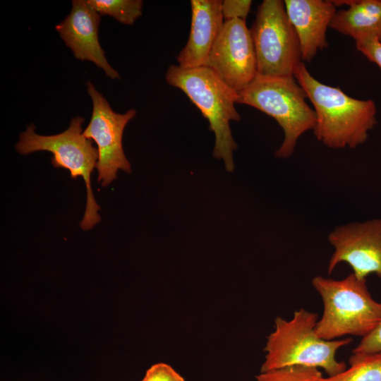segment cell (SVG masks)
<instances>
[{
	"instance_id": "6da1fadb",
	"label": "cell",
	"mask_w": 381,
	"mask_h": 381,
	"mask_svg": "<svg viewBox=\"0 0 381 381\" xmlns=\"http://www.w3.org/2000/svg\"><path fill=\"white\" fill-rule=\"evenodd\" d=\"M294 78L313 106L318 140L329 148H354L363 144L368 132L377 124V108L372 99L347 95L338 87L315 79L302 62Z\"/></svg>"
},
{
	"instance_id": "7a4b0ae2",
	"label": "cell",
	"mask_w": 381,
	"mask_h": 381,
	"mask_svg": "<svg viewBox=\"0 0 381 381\" xmlns=\"http://www.w3.org/2000/svg\"><path fill=\"white\" fill-rule=\"evenodd\" d=\"M318 320V314L303 308L295 310L289 320L277 316L274 331L267 338L260 372L290 365L320 368L328 376L344 371L346 365L336 359V353L352 339L320 338L315 332Z\"/></svg>"
},
{
	"instance_id": "3957f363",
	"label": "cell",
	"mask_w": 381,
	"mask_h": 381,
	"mask_svg": "<svg viewBox=\"0 0 381 381\" xmlns=\"http://www.w3.org/2000/svg\"><path fill=\"white\" fill-rule=\"evenodd\" d=\"M165 78L169 85L182 90L208 121L215 138L212 155L224 162L228 171H232L234 151L237 144L232 135L230 122L241 119L235 107L238 92L207 66L184 68L171 65Z\"/></svg>"
},
{
	"instance_id": "277c9868",
	"label": "cell",
	"mask_w": 381,
	"mask_h": 381,
	"mask_svg": "<svg viewBox=\"0 0 381 381\" xmlns=\"http://www.w3.org/2000/svg\"><path fill=\"white\" fill-rule=\"evenodd\" d=\"M312 284L324 305L315 326L320 338L334 340L346 335L363 338L381 320V303L371 296L366 279L353 273L339 280L316 276Z\"/></svg>"
},
{
	"instance_id": "5b68a950",
	"label": "cell",
	"mask_w": 381,
	"mask_h": 381,
	"mask_svg": "<svg viewBox=\"0 0 381 381\" xmlns=\"http://www.w3.org/2000/svg\"><path fill=\"white\" fill-rule=\"evenodd\" d=\"M307 98L294 76L258 74L238 92L237 103L251 106L276 120L284 138L275 157L284 159L294 154L299 138L315 128V113L306 102Z\"/></svg>"
},
{
	"instance_id": "8992f818",
	"label": "cell",
	"mask_w": 381,
	"mask_h": 381,
	"mask_svg": "<svg viewBox=\"0 0 381 381\" xmlns=\"http://www.w3.org/2000/svg\"><path fill=\"white\" fill-rule=\"evenodd\" d=\"M84 118H73L68 128L64 132L52 135H41L35 133V126L30 123L19 135L16 150L23 155L37 151H48L53 154L51 162L55 168H64L70 171L73 179L82 176L87 188L85 214L80 226L83 230L92 229L100 222L98 211L100 207L94 198L90 184V175L96 168L98 151L92 140L83 135L82 125Z\"/></svg>"
},
{
	"instance_id": "52a82bcc",
	"label": "cell",
	"mask_w": 381,
	"mask_h": 381,
	"mask_svg": "<svg viewBox=\"0 0 381 381\" xmlns=\"http://www.w3.org/2000/svg\"><path fill=\"white\" fill-rule=\"evenodd\" d=\"M250 30L258 74L294 76L303 61L299 41L286 15L284 1L264 0Z\"/></svg>"
},
{
	"instance_id": "ba28073f",
	"label": "cell",
	"mask_w": 381,
	"mask_h": 381,
	"mask_svg": "<svg viewBox=\"0 0 381 381\" xmlns=\"http://www.w3.org/2000/svg\"><path fill=\"white\" fill-rule=\"evenodd\" d=\"M86 85L92 102V112L83 135L97 144V182H101L102 186L104 187L116 179L119 169L131 172V164L123 152L122 140L124 128L135 116L136 111L131 109L124 114L114 112L106 98L91 82L88 81Z\"/></svg>"
},
{
	"instance_id": "9c48e42d",
	"label": "cell",
	"mask_w": 381,
	"mask_h": 381,
	"mask_svg": "<svg viewBox=\"0 0 381 381\" xmlns=\"http://www.w3.org/2000/svg\"><path fill=\"white\" fill-rule=\"evenodd\" d=\"M206 66L238 92L258 75L257 58L246 20H226L210 52Z\"/></svg>"
},
{
	"instance_id": "30bf717a",
	"label": "cell",
	"mask_w": 381,
	"mask_h": 381,
	"mask_svg": "<svg viewBox=\"0 0 381 381\" xmlns=\"http://www.w3.org/2000/svg\"><path fill=\"white\" fill-rule=\"evenodd\" d=\"M328 241L334 249L329 274L346 262L359 279L375 274L381 279V218L339 226L329 234Z\"/></svg>"
},
{
	"instance_id": "8fae6325",
	"label": "cell",
	"mask_w": 381,
	"mask_h": 381,
	"mask_svg": "<svg viewBox=\"0 0 381 381\" xmlns=\"http://www.w3.org/2000/svg\"><path fill=\"white\" fill-rule=\"evenodd\" d=\"M100 16L87 1L73 0L70 13L55 29L77 59L93 62L109 78L120 79L119 73L107 61L99 42Z\"/></svg>"
},
{
	"instance_id": "7c38bea8",
	"label": "cell",
	"mask_w": 381,
	"mask_h": 381,
	"mask_svg": "<svg viewBox=\"0 0 381 381\" xmlns=\"http://www.w3.org/2000/svg\"><path fill=\"white\" fill-rule=\"evenodd\" d=\"M288 18L301 47L302 61H310L318 51L327 47V30L337 10L332 1L285 0Z\"/></svg>"
},
{
	"instance_id": "4fadbf2b",
	"label": "cell",
	"mask_w": 381,
	"mask_h": 381,
	"mask_svg": "<svg viewBox=\"0 0 381 381\" xmlns=\"http://www.w3.org/2000/svg\"><path fill=\"white\" fill-rule=\"evenodd\" d=\"M220 0H192L191 25L186 44L177 56L184 68L206 66L212 47L224 23Z\"/></svg>"
},
{
	"instance_id": "5bb4252c",
	"label": "cell",
	"mask_w": 381,
	"mask_h": 381,
	"mask_svg": "<svg viewBox=\"0 0 381 381\" xmlns=\"http://www.w3.org/2000/svg\"><path fill=\"white\" fill-rule=\"evenodd\" d=\"M332 1L347 8L337 11L329 28L351 37L355 42L364 40L381 42V0Z\"/></svg>"
},
{
	"instance_id": "9a60e30c",
	"label": "cell",
	"mask_w": 381,
	"mask_h": 381,
	"mask_svg": "<svg viewBox=\"0 0 381 381\" xmlns=\"http://www.w3.org/2000/svg\"><path fill=\"white\" fill-rule=\"evenodd\" d=\"M349 368L321 381H381V351L353 353L349 358Z\"/></svg>"
},
{
	"instance_id": "2e32d148",
	"label": "cell",
	"mask_w": 381,
	"mask_h": 381,
	"mask_svg": "<svg viewBox=\"0 0 381 381\" xmlns=\"http://www.w3.org/2000/svg\"><path fill=\"white\" fill-rule=\"evenodd\" d=\"M100 16H109L125 25H132L142 15L141 0H87Z\"/></svg>"
},
{
	"instance_id": "e0dca14e",
	"label": "cell",
	"mask_w": 381,
	"mask_h": 381,
	"mask_svg": "<svg viewBox=\"0 0 381 381\" xmlns=\"http://www.w3.org/2000/svg\"><path fill=\"white\" fill-rule=\"evenodd\" d=\"M319 368L306 365H290L260 372L257 381H321Z\"/></svg>"
},
{
	"instance_id": "ac0fdd59",
	"label": "cell",
	"mask_w": 381,
	"mask_h": 381,
	"mask_svg": "<svg viewBox=\"0 0 381 381\" xmlns=\"http://www.w3.org/2000/svg\"><path fill=\"white\" fill-rule=\"evenodd\" d=\"M252 1L250 0H224L222 1V13L224 21L241 19L246 20Z\"/></svg>"
},
{
	"instance_id": "d6986e66",
	"label": "cell",
	"mask_w": 381,
	"mask_h": 381,
	"mask_svg": "<svg viewBox=\"0 0 381 381\" xmlns=\"http://www.w3.org/2000/svg\"><path fill=\"white\" fill-rule=\"evenodd\" d=\"M141 381H186L171 365L165 363L152 365Z\"/></svg>"
},
{
	"instance_id": "ffe728a7",
	"label": "cell",
	"mask_w": 381,
	"mask_h": 381,
	"mask_svg": "<svg viewBox=\"0 0 381 381\" xmlns=\"http://www.w3.org/2000/svg\"><path fill=\"white\" fill-rule=\"evenodd\" d=\"M381 351V320L375 327L352 351L353 353H371Z\"/></svg>"
},
{
	"instance_id": "44dd1931",
	"label": "cell",
	"mask_w": 381,
	"mask_h": 381,
	"mask_svg": "<svg viewBox=\"0 0 381 381\" xmlns=\"http://www.w3.org/2000/svg\"><path fill=\"white\" fill-rule=\"evenodd\" d=\"M356 49L381 69V42L377 40L356 42Z\"/></svg>"
}]
</instances>
